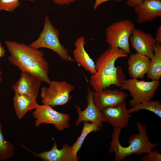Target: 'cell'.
Returning <instances> with one entry per match:
<instances>
[{"label":"cell","mask_w":161,"mask_h":161,"mask_svg":"<svg viewBox=\"0 0 161 161\" xmlns=\"http://www.w3.org/2000/svg\"><path fill=\"white\" fill-rule=\"evenodd\" d=\"M155 38L157 44H161V26L160 25L157 30L155 32Z\"/></svg>","instance_id":"26"},{"label":"cell","mask_w":161,"mask_h":161,"mask_svg":"<svg viewBox=\"0 0 161 161\" xmlns=\"http://www.w3.org/2000/svg\"><path fill=\"white\" fill-rule=\"evenodd\" d=\"M94 104L99 110L108 106H117L127 98L128 94L121 90L114 89L93 91Z\"/></svg>","instance_id":"12"},{"label":"cell","mask_w":161,"mask_h":161,"mask_svg":"<svg viewBox=\"0 0 161 161\" xmlns=\"http://www.w3.org/2000/svg\"><path fill=\"white\" fill-rule=\"evenodd\" d=\"M54 3L61 6L69 5L77 0H52Z\"/></svg>","instance_id":"25"},{"label":"cell","mask_w":161,"mask_h":161,"mask_svg":"<svg viewBox=\"0 0 161 161\" xmlns=\"http://www.w3.org/2000/svg\"><path fill=\"white\" fill-rule=\"evenodd\" d=\"M132 107L127 109L128 113L138 112L142 109L150 111L161 118V103L158 100L152 101L151 100H146L134 105Z\"/></svg>","instance_id":"21"},{"label":"cell","mask_w":161,"mask_h":161,"mask_svg":"<svg viewBox=\"0 0 161 161\" xmlns=\"http://www.w3.org/2000/svg\"><path fill=\"white\" fill-rule=\"evenodd\" d=\"M86 96L87 106L86 108L82 110L78 105L75 106L78 117L75 121V125L79 126L81 122L87 121L97 125L100 127L103 126V118L100 111L95 106L93 100V91L88 88Z\"/></svg>","instance_id":"11"},{"label":"cell","mask_w":161,"mask_h":161,"mask_svg":"<svg viewBox=\"0 0 161 161\" xmlns=\"http://www.w3.org/2000/svg\"><path fill=\"white\" fill-rule=\"evenodd\" d=\"M133 7L139 24L161 17V0H143Z\"/></svg>","instance_id":"15"},{"label":"cell","mask_w":161,"mask_h":161,"mask_svg":"<svg viewBox=\"0 0 161 161\" xmlns=\"http://www.w3.org/2000/svg\"><path fill=\"white\" fill-rule=\"evenodd\" d=\"M5 52L2 44L0 42V58L5 55Z\"/></svg>","instance_id":"29"},{"label":"cell","mask_w":161,"mask_h":161,"mask_svg":"<svg viewBox=\"0 0 161 161\" xmlns=\"http://www.w3.org/2000/svg\"><path fill=\"white\" fill-rule=\"evenodd\" d=\"M135 29L134 23L130 20L114 23L106 29V42L109 46L121 49L129 54V39Z\"/></svg>","instance_id":"5"},{"label":"cell","mask_w":161,"mask_h":161,"mask_svg":"<svg viewBox=\"0 0 161 161\" xmlns=\"http://www.w3.org/2000/svg\"><path fill=\"white\" fill-rule=\"evenodd\" d=\"M14 148L12 144L6 140L2 131V124L0 123V161H5L12 157Z\"/></svg>","instance_id":"22"},{"label":"cell","mask_w":161,"mask_h":161,"mask_svg":"<svg viewBox=\"0 0 161 161\" xmlns=\"http://www.w3.org/2000/svg\"><path fill=\"white\" fill-rule=\"evenodd\" d=\"M100 127L96 124L90 123L89 122L84 121L83 127L80 135L75 142L71 146L72 153L75 158L79 159L77 153L80 149L85 138L88 135L92 132L99 131L100 130Z\"/></svg>","instance_id":"20"},{"label":"cell","mask_w":161,"mask_h":161,"mask_svg":"<svg viewBox=\"0 0 161 161\" xmlns=\"http://www.w3.org/2000/svg\"><path fill=\"white\" fill-rule=\"evenodd\" d=\"M100 112L103 122L108 123L114 128H125L132 116L127 112L125 100L116 106L105 107L100 110Z\"/></svg>","instance_id":"9"},{"label":"cell","mask_w":161,"mask_h":161,"mask_svg":"<svg viewBox=\"0 0 161 161\" xmlns=\"http://www.w3.org/2000/svg\"></svg>","instance_id":"31"},{"label":"cell","mask_w":161,"mask_h":161,"mask_svg":"<svg viewBox=\"0 0 161 161\" xmlns=\"http://www.w3.org/2000/svg\"><path fill=\"white\" fill-rule=\"evenodd\" d=\"M139 132L132 134L128 138L127 143L129 145L124 147L121 145L119 139L122 129L114 128L112 133L111 141L108 153H114V161L124 160L126 157L132 154L136 155L148 153L159 145L158 143H153L149 140L147 134L146 126L139 121L136 123Z\"/></svg>","instance_id":"3"},{"label":"cell","mask_w":161,"mask_h":161,"mask_svg":"<svg viewBox=\"0 0 161 161\" xmlns=\"http://www.w3.org/2000/svg\"><path fill=\"white\" fill-rule=\"evenodd\" d=\"M19 0H0V10L13 11L20 4Z\"/></svg>","instance_id":"23"},{"label":"cell","mask_w":161,"mask_h":161,"mask_svg":"<svg viewBox=\"0 0 161 161\" xmlns=\"http://www.w3.org/2000/svg\"><path fill=\"white\" fill-rule=\"evenodd\" d=\"M59 32L52 24L49 17L46 16L43 30L38 39L28 45L35 49L46 48L55 52L62 59L68 62L75 61L69 55L68 50L61 44L59 39Z\"/></svg>","instance_id":"4"},{"label":"cell","mask_w":161,"mask_h":161,"mask_svg":"<svg viewBox=\"0 0 161 161\" xmlns=\"http://www.w3.org/2000/svg\"><path fill=\"white\" fill-rule=\"evenodd\" d=\"M143 0H127L126 4L127 5L131 7L137 5L141 2Z\"/></svg>","instance_id":"27"},{"label":"cell","mask_w":161,"mask_h":161,"mask_svg":"<svg viewBox=\"0 0 161 161\" xmlns=\"http://www.w3.org/2000/svg\"><path fill=\"white\" fill-rule=\"evenodd\" d=\"M144 157H141V160L143 161H161V154L157 151L152 150L147 153Z\"/></svg>","instance_id":"24"},{"label":"cell","mask_w":161,"mask_h":161,"mask_svg":"<svg viewBox=\"0 0 161 161\" xmlns=\"http://www.w3.org/2000/svg\"><path fill=\"white\" fill-rule=\"evenodd\" d=\"M32 114L35 119V127L43 123L52 124L58 131H63L69 127V115L55 110L51 106L39 105Z\"/></svg>","instance_id":"8"},{"label":"cell","mask_w":161,"mask_h":161,"mask_svg":"<svg viewBox=\"0 0 161 161\" xmlns=\"http://www.w3.org/2000/svg\"><path fill=\"white\" fill-rule=\"evenodd\" d=\"M22 146L32 153L35 157L40 158L44 161H77L79 160V159L75 158L73 155L71 146L64 144L63 145L62 148L59 149L55 141L50 150L40 153L33 151L23 145Z\"/></svg>","instance_id":"14"},{"label":"cell","mask_w":161,"mask_h":161,"mask_svg":"<svg viewBox=\"0 0 161 161\" xmlns=\"http://www.w3.org/2000/svg\"><path fill=\"white\" fill-rule=\"evenodd\" d=\"M1 74H2V72L0 69V83L1 81V80H2V77L1 76Z\"/></svg>","instance_id":"30"},{"label":"cell","mask_w":161,"mask_h":161,"mask_svg":"<svg viewBox=\"0 0 161 161\" xmlns=\"http://www.w3.org/2000/svg\"><path fill=\"white\" fill-rule=\"evenodd\" d=\"M5 43L10 55L9 61L21 71L27 72L42 82L49 84V64L44 58L43 52L24 43L6 41Z\"/></svg>","instance_id":"2"},{"label":"cell","mask_w":161,"mask_h":161,"mask_svg":"<svg viewBox=\"0 0 161 161\" xmlns=\"http://www.w3.org/2000/svg\"><path fill=\"white\" fill-rule=\"evenodd\" d=\"M85 37L81 36L75 42V48L73 51L74 59L86 71L92 75L96 72L95 62L85 50Z\"/></svg>","instance_id":"17"},{"label":"cell","mask_w":161,"mask_h":161,"mask_svg":"<svg viewBox=\"0 0 161 161\" xmlns=\"http://www.w3.org/2000/svg\"><path fill=\"white\" fill-rule=\"evenodd\" d=\"M128 54L123 49L109 46L95 62L96 72L91 75L89 83L95 92L109 88L112 85L120 87L126 75L123 69L115 66L116 61L120 58H126Z\"/></svg>","instance_id":"1"},{"label":"cell","mask_w":161,"mask_h":161,"mask_svg":"<svg viewBox=\"0 0 161 161\" xmlns=\"http://www.w3.org/2000/svg\"><path fill=\"white\" fill-rule=\"evenodd\" d=\"M110 0L121 1L122 0H95V2L93 5V7L94 9H96L97 7L101 4Z\"/></svg>","instance_id":"28"},{"label":"cell","mask_w":161,"mask_h":161,"mask_svg":"<svg viewBox=\"0 0 161 161\" xmlns=\"http://www.w3.org/2000/svg\"><path fill=\"white\" fill-rule=\"evenodd\" d=\"M49 86L41 88V103L44 104L56 106L65 105L72 98L70 92L74 87L66 81H51Z\"/></svg>","instance_id":"7"},{"label":"cell","mask_w":161,"mask_h":161,"mask_svg":"<svg viewBox=\"0 0 161 161\" xmlns=\"http://www.w3.org/2000/svg\"><path fill=\"white\" fill-rule=\"evenodd\" d=\"M36 99L18 94H15L13 98L16 114L18 119L23 117L29 111L35 109L39 106Z\"/></svg>","instance_id":"18"},{"label":"cell","mask_w":161,"mask_h":161,"mask_svg":"<svg viewBox=\"0 0 161 161\" xmlns=\"http://www.w3.org/2000/svg\"><path fill=\"white\" fill-rule=\"evenodd\" d=\"M150 59L137 53L132 54L128 60L129 74L132 78L142 79L147 74L150 66Z\"/></svg>","instance_id":"16"},{"label":"cell","mask_w":161,"mask_h":161,"mask_svg":"<svg viewBox=\"0 0 161 161\" xmlns=\"http://www.w3.org/2000/svg\"><path fill=\"white\" fill-rule=\"evenodd\" d=\"M154 55L150 59V64L147 78L154 80L161 78V46L156 44L154 49Z\"/></svg>","instance_id":"19"},{"label":"cell","mask_w":161,"mask_h":161,"mask_svg":"<svg viewBox=\"0 0 161 161\" xmlns=\"http://www.w3.org/2000/svg\"><path fill=\"white\" fill-rule=\"evenodd\" d=\"M160 84L159 80L145 81L132 78L123 80L120 88L121 90L129 91L132 98L129 103L130 106H132L145 101L151 100Z\"/></svg>","instance_id":"6"},{"label":"cell","mask_w":161,"mask_h":161,"mask_svg":"<svg viewBox=\"0 0 161 161\" xmlns=\"http://www.w3.org/2000/svg\"><path fill=\"white\" fill-rule=\"evenodd\" d=\"M42 81L31 74L21 71L18 80L12 86L15 94L24 95L36 99Z\"/></svg>","instance_id":"13"},{"label":"cell","mask_w":161,"mask_h":161,"mask_svg":"<svg viewBox=\"0 0 161 161\" xmlns=\"http://www.w3.org/2000/svg\"><path fill=\"white\" fill-rule=\"evenodd\" d=\"M129 41L131 47L137 53L150 59L154 55V49L156 44L155 38L151 34L135 29Z\"/></svg>","instance_id":"10"}]
</instances>
